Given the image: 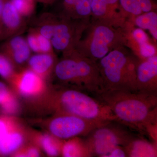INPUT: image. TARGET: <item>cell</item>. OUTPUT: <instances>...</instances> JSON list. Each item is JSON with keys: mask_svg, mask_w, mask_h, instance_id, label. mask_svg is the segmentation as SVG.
I'll list each match as a JSON object with an SVG mask.
<instances>
[{"mask_svg": "<svg viewBox=\"0 0 157 157\" xmlns=\"http://www.w3.org/2000/svg\"><path fill=\"white\" fill-rule=\"evenodd\" d=\"M27 104L30 109L39 114L65 113L90 120L117 121L109 107L98 99L67 86L49 85L44 95Z\"/></svg>", "mask_w": 157, "mask_h": 157, "instance_id": "1", "label": "cell"}, {"mask_svg": "<svg viewBox=\"0 0 157 157\" xmlns=\"http://www.w3.org/2000/svg\"><path fill=\"white\" fill-rule=\"evenodd\" d=\"M96 96L124 125L141 130L157 124V93L104 90Z\"/></svg>", "mask_w": 157, "mask_h": 157, "instance_id": "2", "label": "cell"}, {"mask_svg": "<svg viewBox=\"0 0 157 157\" xmlns=\"http://www.w3.org/2000/svg\"><path fill=\"white\" fill-rule=\"evenodd\" d=\"M63 55L53 73L62 85H70L96 96L104 90L97 62L82 55L76 49Z\"/></svg>", "mask_w": 157, "mask_h": 157, "instance_id": "3", "label": "cell"}, {"mask_svg": "<svg viewBox=\"0 0 157 157\" xmlns=\"http://www.w3.org/2000/svg\"><path fill=\"white\" fill-rule=\"evenodd\" d=\"M138 59L121 46L97 62L104 90L137 91L136 67ZM103 90V91H104Z\"/></svg>", "mask_w": 157, "mask_h": 157, "instance_id": "4", "label": "cell"}, {"mask_svg": "<svg viewBox=\"0 0 157 157\" xmlns=\"http://www.w3.org/2000/svg\"><path fill=\"white\" fill-rule=\"evenodd\" d=\"M128 31L94 21L86 27L75 49L97 62L111 51L127 43Z\"/></svg>", "mask_w": 157, "mask_h": 157, "instance_id": "5", "label": "cell"}, {"mask_svg": "<svg viewBox=\"0 0 157 157\" xmlns=\"http://www.w3.org/2000/svg\"><path fill=\"white\" fill-rule=\"evenodd\" d=\"M112 121L98 127L86 136L84 143L90 157H106L117 146H125L135 138V135L124 125Z\"/></svg>", "mask_w": 157, "mask_h": 157, "instance_id": "6", "label": "cell"}, {"mask_svg": "<svg viewBox=\"0 0 157 157\" xmlns=\"http://www.w3.org/2000/svg\"><path fill=\"white\" fill-rule=\"evenodd\" d=\"M37 121L45 132L63 140L86 137L95 129L110 122L90 120L65 113L52 114L49 117Z\"/></svg>", "mask_w": 157, "mask_h": 157, "instance_id": "7", "label": "cell"}, {"mask_svg": "<svg viewBox=\"0 0 157 157\" xmlns=\"http://www.w3.org/2000/svg\"><path fill=\"white\" fill-rule=\"evenodd\" d=\"M89 23L72 19L62 14L56 15L50 39L54 50L64 54L75 49Z\"/></svg>", "mask_w": 157, "mask_h": 157, "instance_id": "8", "label": "cell"}, {"mask_svg": "<svg viewBox=\"0 0 157 157\" xmlns=\"http://www.w3.org/2000/svg\"><path fill=\"white\" fill-rule=\"evenodd\" d=\"M29 128L17 116L0 113V157H11L29 141Z\"/></svg>", "mask_w": 157, "mask_h": 157, "instance_id": "9", "label": "cell"}, {"mask_svg": "<svg viewBox=\"0 0 157 157\" xmlns=\"http://www.w3.org/2000/svg\"><path fill=\"white\" fill-rule=\"evenodd\" d=\"M9 84L27 103L44 95L49 86L46 80L27 67L17 71Z\"/></svg>", "mask_w": 157, "mask_h": 157, "instance_id": "10", "label": "cell"}, {"mask_svg": "<svg viewBox=\"0 0 157 157\" xmlns=\"http://www.w3.org/2000/svg\"><path fill=\"white\" fill-rule=\"evenodd\" d=\"M5 40L0 46V51L9 57L17 71L26 67L32 52L26 38L18 35Z\"/></svg>", "mask_w": 157, "mask_h": 157, "instance_id": "11", "label": "cell"}, {"mask_svg": "<svg viewBox=\"0 0 157 157\" xmlns=\"http://www.w3.org/2000/svg\"><path fill=\"white\" fill-rule=\"evenodd\" d=\"M137 91L157 93V56L138 59L136 67Z\"/></svg>", "mask_w": 157, "mask_h": 157, "instance_id": "12", "label": "cell"}, {"mask_svg": "<svg viewBox=\"0 0 157 157\" xmlns=\"http://www.w3.org/2000/svg\"><path fill=\"white\" fill-rule=\"evenodd\" d=\"M26 26L23 17L12 5L10 0L6 2L0 22V41L10 37L21 35Z\"/></svg>", "mask_w": 157, "mask_h": 157, "instance_id": "13", "label": "cell"}, {"mask_svg": "<svg viewBox=\"0 0 157 157\" xmlns=\"http://www.w3.org/2000/svg\"><path fill=\"white\" fill-rule=\"evenodd\" d=\"M29 141L36 145L48 157L61 156L62 146L64 140L55 137L47 132H41L29 128Z\"/></svg>", "mask_w": 157, "mask_h": 157, "instance_id": "14", "label": "cell"}, {"mask_svg": "<svg viewBox=\"0 0 157 157\" xmlns=\"http://www.w3.org/2000/svg\"><path fill=\"white\" fill-rule=\"evenodd\" d=\"M58 61L55 52L35 53L31 55L26 67L47 81L53 75Z\"/></svg>", "mask_w": 157, "mask_h": 157, "instance_id": "15", "label": "cell"}, {"mask_svg": "<svg viewBox=\"0 0 157 157\" xmlns=\"http://www.w3.org/2000/svg\"><path fill=\"white\" fill-rule=\"evenodd\" d=\"M128 33L129 36L137 43V47L135 50L137 58L144 59L157 55L156 48L150 42L148 36L143 29L140 28L134 29Z\"/></svg>", "mask_w": 157, "mask_h": 157, "instance_id": "16", "label": "cell"}, {"mask_svg": "<svg viewBox=\"0 0 157 157\" xmlns=\"http://www.w3.org/2000/svg\"><path fill=\"white\" fill-rule=\"evenodd\" d=\"M124 147L128 157H157L156 144L141 138L135 137Z\"/></svg>", "mask_w": 157, "mask_h": 157, "instance_id": "17", "label": "cell"}, {"mask_svg": "<svg viewBox=\"0 0 157 157\" xmlns=\"http://www.w3.org/2000/svg\"><path fill=\"white\" fill-rule=\"evenodd\" d=\"M26 39L32 52L35 53L55 52L50 40L34 29L29 30Z\"/></svg>", "mask_w": 157, "mask_h": 157, "instance_id": "18", "label": "cell"}, {"mask_svg": "<svg viewBox=\"0 0 157 157\" xmlns=\"http://www.w3.org/2000/svg\"><path fill=\"white\" fill-rule=\"evenodd\" d=\"M61 156L90 157L84 140L75 137L64 140L62 147Z\"/></svg>", "mask_w": 157, "mask_h": 157, "instance_id": "19", "label": "cell"}, {"mask_svg": "<svg viewBox=\"0 0 157 157\" xmlns=\"http://www.w3.org/2000/svg\"><path fill=\"white\" fill-rule=\"evenodd\" d=\"M135 24L139 28L148 30L155 40L157 39V14L155 11L136 16Z\"/></svg>", "mask_w": 157, "mask_h": 157, "instance_id": "20", "label": "cell"}, {"mask_svg": "<svg viewBox=\"0 0 157 157\" xmlns=\"http://www.w3.org/2000/svg\"><path fill=\"white\" fill-rule=\"evenodd\" d=\"M91 16L94 21H101L114 27L107 0H92Z\"/></svg>", "mask_w": 157, "mask_h": 157, "instance_id": "21", "label": "cell"}, {"mask_svg": "<svg viewBox=\"0 0 157 157\" xmlns=\"http://www.w3.org/2000/svg\"><path fill=\"white\" fill-rule=\"evenodd\" d=\"M92 0H77L69 17L88 22L91 16Z\"/></svg>", "mask_w": 157, "mask_h": 157, "instance_id": "22", "label": "cell"}, {"mask_svg": "<svg viewBox=\"0 0 157 157\" xmlns=\"http://www.w3.org/2000/svg\"><path fill=\"white\" fill-rule=\"evenodd\" d=\"M17 71L9 57L0 51V77L9 84Z\"/></svg>", "mask_w": 157, "mask_h": 157, "instance_id": "23", "label": "cell"}, {"mask_svg": "<svg viewBox=\"0 0 157 157\" xmlns=\"http://www.w3.org/2000/svg\"><path fill=\"white\" fill-rule=\"evenodd\" d=\"M43 153L39 147L28 141L11 155L12 157H39L43 156Z\"/></svg>", "mask_w": 157, "mask_h": 157, "instance_id": "24", "label": "cell"}, {"mask_svg": "<svg viewBox=\"0 0 157 157\" xmlns=\"http://www.w3.org/2000/svg\"><path fill=\"white\" fill-rule=\"evenodd\" d=\"M15 9L23 17L33 15L36 8V0H10Z\"/></svg>", "mask_w": 157, "mask_h": 157, "instance_id": "25", "label": "cell"}, {"mask_svg": "<svg viewBox=\"0 0 157 157\" xmlns=\"http://www.w3.org/2000/svg\"><path fill=\"white\" fill-rule=\"evenodd\" d=\"M17 96L8 83L0 80V112Z\"/></svg>", "mask_w": 157, "mask_h": 157, "instance_id": "26", "label": "cell"}, {"mask_svg": "<svg viewBox=\"0 0 157 157\" xmlns=\"http://www.w3.org/2000/svg\"><path fill=\"white\" fill-rule=\"evenodd\" d=\"M121 9L126 14L137 16L143 13L137 0H119Z\"/></svg>", "mask_w": 157, "mask_h": 157, "instance_id": "27", "label": "cell"}, {"mask_svg": "<svg viewBox=\"0 0 157 157\" xmlns=\"http://www.w3.org/2000/svg\"><path fill=\"white\" fill-rule=\"evenodd\" d=\"M77 0H62L61 7L62 14L69 17Z\"/></svg>", "mask_w": 157, "mask_h": 157, "instance_id": "28", "label": "cell"}, {"mask_svg": "<svg viewBox=\"0 0 157 157\" xmlns=\"http://www.w3.org/2000/svg\"><path fill=\"white\" fill-rule=\"evenodd\" d=\"M141 7L143 13L155 11L157 5L155 0H137Z\"/></svg>", "mask_w": 157, "mask_h": 157, "instance_id": "29", "label": "cell"}, {"mask_svg": "<svg viewBox=\"0 0 157 157\" xmlns=\"http://www.w3.org/2000/svg\"><path fill=\"white\" fill-rule=\"evenodd\" d=\"M127 156L124 147L117 146L113 149L106 157H125Z\"/></svg>", "mask_w": 157, "mask_h": 157, "instance_id": "30", "label": "cell"}, {"mask_svg": "<svg viewBox=\"0 0 157 157\" xmlns=\"http://www.w3.org/2000/svg\"><path fill=\"white\" fill-rule=\"evenodd\" d=\"M8 1V0H0V22H1V17L2 14L3 9L6 2Z\"/></svg>", "mask_w": 157, "mask_h": 157, "instance_id": "31", "label": "cell"}, {"mask_svg": "<svg viewBox=\"0 0 157 157\" xmlns=\"http://www.w3.org/2000/svg\"><path fill=\"white\" fill-rule=\"evenodd\" d=\"M56 1V0H36L37 2H39L45 5H51Z\"/></svg>", "mask_w": 157, "mask_h": 157, "instance_id": "32", "label": "cell"}]
</instances>
